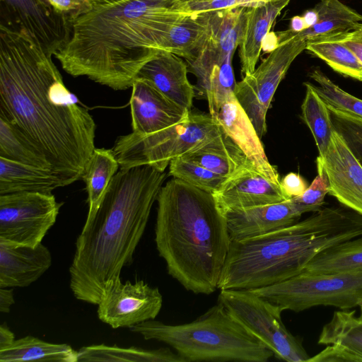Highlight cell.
Segmentation results:
<instances>
[{"label":"cell","instance_id":"1","mask_svg":"<svg viewBox=\"0 0 362 362\" xmlns=\"http://www.w3.org/2000/svg\"><path fill=\"white\" fill-rule=\"evenodd\" d=\"M0 112L42 153L64 186L81 179L96 125L42 46L0 25Z\"/></svg>","mask_w":362,"mask_h":362},{"label":"cell","instance_id":"2","mask_svg":"<svg viewBox=\"0 0 362 362\" xmlns=\"http://www.w3.org/2000/svg\"><path fill=\"white\" fill-rule=\"evenodd\" d=\"M174 1L124 0L93 9L73 21L68 42L54 56L73 76L127 89L185 16L171 8Z\"/></svg>","mask_w":362,"mask_h":362},{"label":"cell","instance_id":"3","mask_svg":"<svg viewBox=\"0 0 362 362\" xmlns=\"http://www.w3.org/2000/svg\"><path fill=\"white\" fill-rule=\"evenodd\" d=\"M150 165L120 168L112 178L93 218L76 238L69 267L74 297L98 305L119 280L147 226L165 179Z\"/></svg>","mask_w":362,"mask_h":362},{"label":"cell","instance_id":"4","mask_svg":"<svg viewBox=\"0 0 362 362\" xmlns=\"http://www.w3.org/2000/svg\"><path fill=\"white\" fill-rule=\"evenodd\" d=\"M156 201L155 242L168 273L195 294L214 293L230 243L214 194L172 178Z\"/></svg>","mask_w":362,"mask_h":362},{"label":"cell","instance_id":"5","mask_svg":"<svg viewBox=\"0 0 362 362\" xmlns=\"http://www.w3.org/2000/svg\"><path fill=\"white\" fill-rule=\"evenodd\" d=\"M362 235V215L343 206L322 207L270 233L230 241L218 289L252 290L291 278L322 250Z\"/></svg>","mask_w":362,"mask_h":362},{"label":"cell","instance_id":"6","mask_svg":"<svg viewBox=\"0 0 362 362\" xmlns=\"http://www.w3.org/2000/svg\"><path fill=\"white\" fill-rule=\"evenodd\" d=\"M129 329L146 340L170 346L185 362H267L274 356L218 302L188 323L168 325L151 320Z\"/></svg>","mask_w":362,"mask_h":362},{"label":"cell","instance_id":"7","mask_svg":"<svg viewBox=\"0 0 362 362\" xmlns=\"http://www.w3.org/2000/svg\"><path fill=\"white\" fill-rule=\"evenodd\" d=\"M226 132L210 114L187 119L148 135L133 132L117 138L112 148L120 168L150 165L165 171L170 162L219 139Z\"/></svg>","mask_w":362,"mask_h":362},{"label":"cell","instance_id":"8","mask_svg":"<svg viewBox=\"0 0 362 362\" xmlns=\"http://www.w3.org/2000/svg\"><path fill=\"white\" fill-rule=\"evenodd\" d=\"M250 291L283 311L300 312L319 305L349 309L362 302V272L303 271L276 284Z\"/></svg>","mask_w":362,"mask_h":362},{"label":"cell","instance_id":"9","mask_svg":"<svg viewBox=\"0 0 362 362\" xmlns=\"http://www.w3.org/2000/svg\"><path fill=\"white\" fill-rule=\"evenodd\" d=\"M218 302L278 359L307 362L310 357L283 323L278 305L246 289L220 290Z\"/></svg>","mask_w":362,"mask_h":362},{"label":"cell","instance_id":"10","mask_svg":"<svg viewBox=\"0 0 362 362\" xmlns=\"http://www.w3.org/2000/svg\"><path fill=\"white\" fill-rule=\"evenodd\" d=\"M281 42L253 72L236 83L235 95L260 139L267 132L266 116L273 96L294 59L306 47V40L290 29L280 32Z\"/></svg>","mask_w":362,"mask_h":362},{"label":"cell","instance_id":"11","mask_svg":"<svg viewBox=\"0 0 362 362\" xmlns=\"http://www.w3.org/2000/svg\"><path fill=\"white\" fill-rule=\"evenodd\" d=\"M62 204L52 193L20 192L0 195V239L37 246L55 223Z\"/></svg>","mask_w":362,"mask_h":362},{"label":"cell","instance_id":"12","mask_svg":"<svg viewBox=\"0 0 362 362\" xmlns=\"http://www.w3.org/2000/svg\"><path fill=\"white\" fill-rule=\"evenodd\" d=\"M0 25L25 32L50 56L68 42L72 23L48 0H0Z\"/></svg>","mask_w":362,"mask_h":362},{"label":"cell","instance_id":"13","mask_svg":"<svg viewBox=\"0 0 362 362\" xmlns=\"http://www.w3.org/2000/svg\"><path fill=\"white\" fill-rule=\"evenodd\" d=\"M99 320L113 329L131 327L155 320L163 305V296L157 287L143 280L134 283L118 281L98 303Z\"/></svg>","mask_w":362,"mask_h":362},{"label":"cell","instance_id":"14","mask_svg":"<svg viewBox=\"0 0 362 362\" xmlns=\"http://www.w3.org/2000/svg\"><path fill=\"white\" fill-rule=\"evenodd\" d=\"M316 163L327 175L328 194L362 215V165L336 130L325 156H318Z\"/></svg>","mask_w":362,"mask_h":362},{"label":"cell","instance_id":"15","mask_svg":"<svg viewBox=\"0 0 362 362\" xmlns=\"http://www.w3.org/2000/svg\"><path fill=\"white\" fill-rule=\"evenodd\" d=\"M130 99L132 132L148 135L182 122L190 111L163 95L147 81L136 78Z\"/></svg>","mask_w":362,"mask_h":362},{"label":"cell","instance_id":"16","mask_svg":"<svg viewBox=\"0 0 362 362\" xmlns=\"http://www.w3.org/2000/svg\"><path fill=\"white\" fill-rule=\"evenodd\" d=\"M303 209L291 199L281 202L233 209L224 214L230 241L259 236L299 221Z\"/></svg>","mask_w":362,"mask_h":362},{"label":"cell","instance_id":"17","mask_svg":"<svg viewBox=\"0 0 362 362\" xmlns=\"http://www.w3.org/2000/svg\"><path fill=\"white\" fill-rule=\"evenodd\" d=\"M213 194L223 214L233 209L287 200L281 185L269 180L252 164L228 177L221 188Z\"/></svg>","mask_w":362,"mask_h":362},{"label":"cell","instance_id":"18","mask_svg":"<svg viewBox=\"0 0 362 362\" xmlns=\"http://www.w3.org/2000/svg\"><path fill=\"white\" fill-rule=\"evenodd\" d=\"M215 118L256 170L269 180L280 184L278 171L269 163L261 139L235 93L223 103Z\"/></svg>","mask_w":362,"mask_h":362},{"label":"cell","instance_id":"19","mask_svg":"<svg viewBox=\"0 0 362 362\" xmlns=\"http://www.w3.org/2000/svg\"><path fill=\"white\" fill-rule=\"evenodd\" d=\"M50 251L42 243L30 247L0 239V288L27 287L51 267Z\"/></svg>","mask_w":362,"mask_h":362},{"label":"cell","instance_id":"20","mask_svg":"<svg viewBox=\"0 0 362 362\" xmlns=\"http://www.w3.org/2000/svg\"><path fill=\"white\" fill-rule=\"evenodd\" d=\"M187 72V66L180 57L159 50L141 67L136 78L147 81L170 100L190 111L195 93Z\"/></svg>","mask_w":362,"mask_h":362},{"label":"cell","instance_id":"21","mask_svg":"<svg viewBox=\"0 0 362 362\" xmlns=\"http://www.w3.org/2000/svg\"><path fill=\"white\" fill-rule=\"evenodd\" d=\"M290 1L272 0L246 8L244 27L238 46L243 76L255 69L266 36L277 16Z\"/></svg>","mask_w":362,"mask_h":362},{"label":"cell","instance_id":"22","mask_svg":"<svg viewBox=\"0 0 362 362\" xmlns=\"http://www.w3.org/2000/svg\"><path fill=\"white\" fill-rule=\"evenodd\" d=\"M246 8L238 6L206 12V36L197 52L217 62L229 54L233 55L240 42Z\"/></svg>","mask_w":362,"mask_h":362},{"label":"cell","instance_id":"23","mask_svg":"<svg viewBox=\"0 0 362 362\" xmlns=\"http://www.w3.org/2000/svg\"><path fill=\"white\" fill-rule=\"evenodd\" d=\"M64 186L49 170L0 157V195L20 192L51 194Z\"/></svg>","mask_w":362,"mask_h":362},{"label":"cell","instance_id":"24","mask_svg":"<svg viewBox=\"0 0 362 362\" xmlns=\"http://www.w3.org/2000/svg\"><path fill=\"white\" fill-rule=\"evenodd\" d=\"M182 157L227 178L252 164L227 134Z\"/></svg>","mask_w":362,"mask_h":362},{"label":"cell","instance_id":"25","mask_svg":"<svg viewBox=\"0 0 362 362\" xmlns=\"http://www.w3.org/2000/svg\"><path fill=\"white\" fill-rule=\"evenodd\" d=\"M78 362V351L66 344H55L33 336L15 341L0 349V362Z\"/></svg>","mask_w":362,"mask_h":362},{"label":"cell","instance_id":"26","mask_svg":"<svg viewBox=\"0 0 362 362\" xmlns=\"http://www.w3.org/2000/svg\"><path fill=\"white\" fill-rule=\"evenodd\" d=\"M207 32L206 13L185 15L163 37L159 50H164L192 60L203 45Z\"/></svg>","mask_w":362,"mask_h":362},{"label":"cell","instance_id":"27","mask_svg":"<svg viewBox=\"0 0 362 362\" xmlns=\"http://www.w3.org/2000/svg\"><path fill=\"white\" fill-rule=\"evenodd\" d=\"M77 351L78 362H185L177 352L168 347L145 349L101 344L82 346Z\"/></svg>","mask_w":362,"mask_h":362},{"label":"cell","instance_id":"28","mask_svg":"<svg viewBox=\"0 0 362 362\" xmlns=\"http://www.w3.org/2000/svg\"><path fill=\"white\" fill-rule=\"evenodd\" d=\"M313 8L317 13L315 24L302 32L294 33L305 40L347 33L362 23V14L339 0H320Z\"/></svg>","mask_w":362,"mask_h":362},{"label":"cell","instance_id":"29","mask_svg":"<svg viewBox=\"0 0 362 362\" xmlns=\"http://www.w3.org/2000/svg\"><path fill=\"white\" fill-rule=\"evenodd\" d=\"M119 167L112 149H94L81 177L86 184L88 193V211L85 223L89 222L93 218L107 186Z\"/></svg>","mask_w":362,"mask_h":362},{"label":"cell","instance_id":"30","mask_svg":"<svg viewBox=\"0 0 362 362\" xmlns=\"http://www.w3.org/2000/svg\"><path fill=\"white\" fill-rule=\"evenodd\" d=\"M303 271L320 274L362 272V235L322 250Z\"/></svg>","mask_w":362,"mask_h":362},{"label":"cell","instance_id":"31","mask_svg":"<svg viewBox=\"0 0 362 362\" xmlns=\"http://www.w3.org/2000/svg\"><path fill=\"white\" fill-rule=\"evenodd\" d=\"M0 157L51 171L42 153L1 112Z\"/></svg>","mask_w":362,"mask_h":362},{"label":"cell","instance_id":"32","mask_svg":"<svg viewBox=\"0 0 362 362\" xmlns=\"http://www.w3.org/2000/svg\"><path fill=\"white\" fill-rule=\"evenodd\" d=\"M305 49L337 72L362 82V64L344 45L328 36H320L306 40Z\"/></svg>","mask_w":362,"mask_h":362},{"label":"cell","instance_id":"33","mask_svg":"<svg viewBox=\"0 0 362 362\" xmlns=\"http://www.w3.org/2000/svg\"><path fill=\"white\" fill-rule=\"evenodd\" d=\"M304 86L306 91L301 105L302 117L314 137L319 156L323 157L335 129L327 104L310 82L304 83Z\"/></svg>","mask_w":362,"mask_h":362},{"label":"cell","instance_id":"34","mask_svg":"<svg viewBox=\"0 0 362 362\" xmlns=\"http://www.w3.org/2000/svg\"><path fill=\"white\" fill-rule=\"evenodd\" d=\"M317 342L343 344L362 354V320L355 311H337L323 326Z\"/></svg>","mask_w":362,"mask_h":362},{"label":"cell","instance_id":"35","mask_svg":"<svg viewBox=\"0 0 362 362\" xmlns=\"http://www.w3.org/2000/svg\"><path fill=\"white\" fill-rule=\"evenodd\" d=\"M232 54L216 64L211 70L203 87L207 98L209 114L216 117L221 106L234 93L236 82L232 67Z\"/></svg>","mask_w":362,"mask_h":362},{"label":"cell","instance_id":"36","mask_svg":"<svg viewBox=\"0 0 362 362\" xmlns=\"http://www.w3.org/2000/svg\"><path fill=\"white\" fill-rule=\"evenodd\" d=\"M168 175L211 194L218 192L228 179L183 157L170 162Z\"/></svg>","mask_w":362,"mask_h":362},{"label":"cell","instance_id":"37","mask_svg":"<svg viewBox=\"0 0 362 362\" xmlns=\"http://www.w3.org/2000/svg\"><path fill=\"white\" fill-rule=\"evenodd\" d=\"M314 90L325 103L335 109L346 111L362 117V100L342 90L335 84L319 67L309 74Z\"/></svg>","mask_w":362,"mask_h":362},{"label":"cell","instance_id":"38","mask_svg":"<svg viewBox=\"0 0 362 362\" xmlns=\"http://www.w3.org/2000/svg\"><path fill=\"white\" fill-rule=\"evenodd\" d=\"M327 107L334 129L362 165V117L329 105Z\"/></svg>","mask_w":362,"mask_h":362},{"label":"cell","instance_id":"39","mask_svg":"<svg viewBox=\"0 0 362 362\" xmlns=\"http://www.w3.org/2000/svg\"><path fill=\"white\" fill-rule=\"evenodd\" d=\"M261 0H175L171 8L184 15H194L233 7H252Z\"/></svg>","mask_w":362,"mask_h":362},{"label":"cell","instance_id":"40","mask_svg":"<svg viewBox=\"0 0 362 362\" xmlns=\"http://www.w3.org/2000/svg\"><path fill=\"white\" fill-rule=\"evenodd\" d=\"M317 175L300 196L291 199L300 206L305 213L320 210L325 204V197L329 193V182L322 168L317 164Z\"/></svg>","mask_w":362,"mask_h":362},{"label":"cell","instance_id":"41","mask_svg":"<svg viewBox=\"0 0 362 362\" xmlns=\"http://www.w3.org/2000/svg\"><path fill=\"white\" fill-rule=\"evenodd\" d=\"M307 362H362V354L347 346L332 344L310 357Z\"/></svg>","mask_w":362,"mask_h":362},{"label":"cell","instance_id":"42","mask_svg":"<svg viewBox=\"0 0 362 362\" xmlns=\"http://www.w3.org/2000/svg\"><path fill=\"white\" fill-rule=\"evenodd\" d=\"M58 12L65 15L73 23L79 16L93 10L87 0H48Z\"/></svg>","mask_w":362,"mask_h":362},{"label":"cell","instance_id":"43","mask_svg":"<svg viewBox=\"0 0 362 362\" xmlns=\"http://www.w3.org/2000/svg\"><path fill=\"white\" fill-rule=\"evenodd\" d=\"M328 37L346 46L362 64V23L351 31Z\"/></svg>","mask_w":362,"mask_h":362},{"label":"cell","instance_id":"44","mask_svg":"<svg viewBox=\"0 0 362 362\" xmlns=\"http://www.w3.org/2000/svg\"><path fill=\"white\" fill-rule=\"evenodd\" d=\"M280 185L287 199L301 195L308 187L305 180L296 173H289L285 175Z\"/></svg>","mask_w":362,"mask_h":362},{"label":"cell","instance_id":"45","mask_svg":"<svg viewBox=\"0 0 362 362\" xmlns=\"http://www.w3.org/2000/svg\"><path fill=\"white\" fill-rule=\"evenodd\" d=\"M14 303L13 288H0V312L8 313Z\"/></svg>","mask_w":362,"mask_h":362},{"label":"cell","instance_id":"46","mask_svg":"<svg viewBox=\"0 0 362 362\" xmlns=\"http://www.w3.org/2000/svg\"><path fill=\"white\" fill-rule=\"evenodd\" d=\"M15 341L13 332L10 329L6 322L0 325V349L10 346Z\"/></svg>","mask_w":362,"mask_h":362},{"label":"cell","instance_id":"47","mask_svg":"<svg viewBox=\"0 0 362 362\" xmlns=\"http://www.w3.org/2000/svg\"><path fill=\"white\" fill-rule=\"evenodd\" d=\"M307 29L306 24L303 16H296L291 20L290 30L293 33H300Z\"/></svg>","mask_w":362,"mask_h":362},{"label":"cell","instance_id":"48","mask_svg":"<svg viewBox=\"0 0 362 362\" xmlns=\"http://www.w3.org/2000/svg\"><path fill=\"white\" fill-rule=\"evenodd\" d=\"M307 26V29L313 26L317 21V13L314 8L306 11L302 16Z\"/></svg>","mask_w":362,"mask_h":362},{"label":"cell","instance_id":"49","mask_svg":"<svg viewBox=\"0 0 362 362\" xmlns=\"http://www.w3.org/2000/svg\"><path fill=\"white\" fill-rule=\"evenodd\" d=\"M91 5L93 9L99 8L110 4H114L124 0H87Z\"/></svg>","mask_w":362,"mask_h":362},{"label":"cell","instance_id":"50","mask_svg":"<svg viewBox=\"0 0 362 362\" xmlns=\"http://www.w3.org/2000/svg\"><path fill=\"white\" fill-rule=\"evenodd\" d=\"M359 309H360V315L358 316V318L362 320V302H361L358 305Z\"/></svg>","mask_w":362,"mask_h":362},{"label":"cell","instance_id":"51","mask_svg":"<svg viewBox=\"0 0 362 362\" xmlns=\"http://www.w3.org/2000/svg\"><path fill=\"white\" fill-rule=\"evenodd\" d=\"M263 2H267V1H272V0H261Z\"/></svg>","mask_w":362,"mask_h":362}]
</instances>
